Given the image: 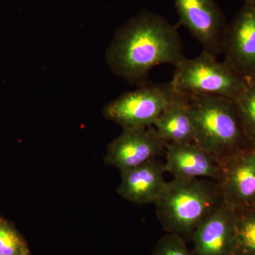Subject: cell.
I'll use <instances>...</instances> for the list:
<instances>
[{
  "mask_svg": "<svg viewBox=\"0 0 255 255\" xmlns=\"http://www.w3.org/2000/svg\"><path fill=\"white\" fill-rule=\"evenodd\" d=\"M31 255V254H30V253H29V254H28V255Z\"/></svg>",
  "mask_w": 255,
  "mask_h": 255,
  "instance_id": "ac0fdd59",
  "label": "cell"
},
{
  "mask_svg": "<svg viewBox=\"0 0 255 255\" xmlns=\"http://www.w3.org/2000/svg\"><path fill=\"white\" fill-rule=\"evenodd\" d=\"M26 240L13 223L0 216V255L29 254Z\"/></svg>",
  "mask_w": 255,
  "mask_h": 255,
  "instance_id": "2e32d148",
  "label": "cell"
},
{
  "mask_svg": "<svg viewBox=\"0 0 255 255\" xmlns=\"http://www.w3.org/2000/svg\"><path fill=\"white\" fill-rule=\"evenodd\" d=\"M246 79V85L234 100L248 142L255 146V78Z\"/></svg>",
  "mask_w": 255,
  "mask_h": 255,
  "instance_id": "5bb4252c",
  "label": "cell"
},
{
  "mask_svg": "<svg viewBox=\"0 0 255 255\" xmlns=\"http://www.w3.org/2000/svg\"><path fill=\"white\" fill-rule=\"evenodd\" d=\"M175 93L170 83L142 85L107 104L103 114L123 128L152 127Z\"/></svg>",
  "mask_w": 255,
  "mask_h": 255,
  "instance_id": "5b68a950",
  "label": "cell"
},
{
  "mask_svg": "<svg viewBox=\"0 0 255 255\" xmlns=\"http://www.w3.org/2000/svg\"><path fill=\"white\" fill-rule=\"evenodd\" d=\"M165 172L164 162L157 158L127 169L121 172L117 193L137 205L155 204L167 186Z\"/></svg>",
  "mask_w": 255,
  "mask_h": 255,
  "instance_id": "7c38bea8",
  "label": "cell"
},
{
  "mask_svg": "<svg viewBox=\"0 0 255 255\" xmlns=\"http://www.w3.org/2000/svg\"><path fill=\"white\" fill-rule=\"evenodd\" d=\"M165 153L164 169L175 179L221 180V159L195 142H170Z\"/></svg>",
  "mask_w": 255,
  "mask_h": 255,
  "instance_id": "30bf717a",
  "label": "cell"
},
{
  "mask_svg": "<svg viewBox=\"0 0 255 255\" xmlns=\"http://www.w3.org/2000/svg\"><path fill=\"white\" fill-rule=\"evenodd\" d=\"M152 255H196L186 245L185 240L177 235L167 233L163 236L152 251Z\"/></svg>",
  "mask_w": 255,
  "mask_h": 255,
  "instance_id": "e0dca14e",
  "label": "cell"
},
{
  "mask_svg": "<svg viewBox=\"0 0 255 255\" xmlns=\"http://www.w3.org/2000/svg\"><path fill=\"white\" fill-rule=\"evenodd\" d=\"M233 255H255V209L236 211Z\"/></svg>",
  "mask_w": 255,
  "mask_h": 255,
  "instance_id": "9a60e30c",
  "label": "cell"
},
{
  "mask_svg": "<svg viewBox=\"0 0 255 255\" xmlns=\"http://www.w3.org/2000/svg\"><path fill=\"white\" fill-rule=\"evenodd\" d=\"M167 145L153 126L123 128L122 133L107 146L104 161L106 165L122 172L157 158Z\"/></svg>",
  "mask_w": 255,
  "mask_h": 255,
  "instance_id": "ba28073f",
  "label": "cell"
},
{
  "mask_svg": "<svg viewBox=\"0 0 255 255\" xmlns=\"http://www.w3.org/2000/svg\"><path fill=\"white\" fill-rule=\"evenodd\" d=\"M225 62L244 78H255V0H246L226 26Z\"/></svg>",
  "mask_w": 255,
  "mask_h": 255,
  "instance_id": "9c48e42d",
  "label": "cell"
},
{
  "mask_svg": "<svg viewBox=\"0 0 255 255\" xmlns=\"http://www.w3.org/2000/svg\"><path fill=\"white\" fill-rule=\"evenodd\" d=\"M171 86L189 96H214L234 101L246 85V79L226 62L203 50L194 58H185L177 64Z\"/></svg>",
  "mask_w": 255,
  "mask_h": 255,
  "instance_id": "277c9868",
  "label": "cell"
},
{
  "mask_svg": "<svg viewBox=\"0 0 255 255\" xmlns=\"http://www.w3.org/2000/svg\"><path fill=\"white\" fill-rule=\"evenodd\" d=\"M236 211L221 202L193 233L196 255H233Z\"/></svg>",
  "mask_w": 255,
  "mask_h": 255,
  "instance_id": "8fae6325",
  "label": "cell"
},
{
  "mask_svg": "<svg viewBox=\"0 0 255 255\" xmlns=\"http://www.w3.org/2000/svg\"><path fill=\"white\" fill-rule=\"evenodd\" d=\"M153 127L167 143L195 141V125L189 96L176 91Z\"/></svg>",
  "mask_w": 255,
  "mask_h": 255,
  "instance_id": "4fadbf2b",
  "label": "cell"
},
{
  "mask_svg": "<svg viewBox=\"0 0 255 255\" xmlns=\"http://www.w3.org/2000/svg\"><path fill=\"white\" fill-rule=\"evenodd\" d=\"M179 23L217 57L222 52L226 26L222 10L215 0H174Z\"/></svg>",
  "mask_w": 255,
  "mask_h": 255,
  "instance_id": "52a82bcc",
  "label": "cell"
},
{
  "mask_svg": "<svg viewBox=\"0 0 255 255\" xmlns=\"http://www.w3.org/2000/svg\"><path fill=\"white\" fill-rule=\"evenodd\" d=\"M221 161L218 184L223 202L236 211L255 209V146L243 147Z\"/></svg>",
  "mask_w": 255,
  "mask_h": 255,
  "instance_id": "8992f818",
  "label": "cell"
},
{
  "mask_svg": "<svg viewBox=\"0 0 255 255\" xmlns=\"http://www.w3.org/2000/svg\"><path fill=\"white\" fill-rule=\"evenodd\" d=\"M188 96L197 145L220 159L251 145L234 101L214 96Z\"/></svg>",
  "mask_w": 255,
  "mask_h": 255,
  "instance_id": "3957f363",
  "label": "cell"
},
{
  "mask_svg": "<svg viewBox=\"0 0 255 255\" xmlns=\"http://www.w3.org/2000/svg\"><path fill=\"white\" fill-rule=\"evenodd\" d=\"M185 58L177 26L150 11L119 28L107 52L112 71L130 84L141 82L157 65L176 66Z\"/></svg>",
  "mask_w": 255,
  "mask_h": 255,
  "instance_id": "6da1fadb",
  "label": "cell"
},
{
  "mask_svg": "<svg viewBox=\"0 0 255 255\" xmlns=\"http://www.w3.org/2000/svg\"><path fill=\"white\" fill-rule=\"evenodd\" d=\"M222 202L218 183L206 179L173 178L155 203L156 212L168 233L191 238L197 226Z\"/></svg>",
  "mask_w": 255,
  "mask_h": 255,
  "instance_id": "7a4b0ae2",
  "label": "cell"
}]
</instances>
